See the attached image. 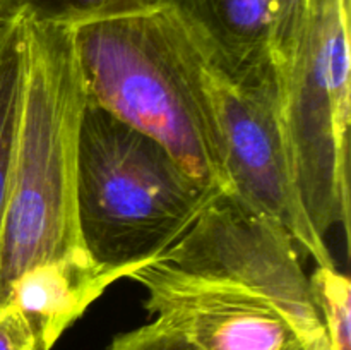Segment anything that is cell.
<instances>
[{"label": "cell", "instance_id": "ba28073f", "mask_svg": "<svg viewBox=\"0 0 351 350\" xmlns=\"http://www.w3.org/2000/svg\"><path fill=\"white\" fill-rule=\"evenodd\" d=\"M129 278L127 270L103 266L88 253L45 261L14 278L5 299L23 314L43 350H51L110 285Z\"/></svg>", "mask_w": 351, "mask_h": 350}, {"label": "cell", "instance_id": "7c38bea8", "mask_svg": "<svg viewBox=\"0 0 351 350\" xmlns=\"http://www.w3.org/2000/svg\"><path fill=\"white\" fill-rule=\"evenodd\" d=\"M163 2L165 0H24V9L40 19L74 26L96 17L153 9Z\"/></svg>", "mask_w": 351, "mask_h": 350}, {"label": "cell", "instance_id": "6da1fadb", "mask_svg": "<svg viewBox=\"0 0 351 350\" xmlns=\"http://www.w3.org/2000/svg\"><path fill=\"white\" fill-rule=\"evenodd\" d=\"M72 30L88 103L158 141L202 187L230 194L201 38L189 21L161 3Z\"/></svg>", "mask_w": 351, "mask_h": 350}, {"label": "cell", "instance_id": "7a4b0ae2", "mask_svg": "<svg viewBox=\"0 0 351 350\" xmlns=\"http://www.w3.org/2000/svg\"><path fill=\"white\" fill-rule=\"evenodd\" d=\"M23 81L0 249V302L27 268L86 253L77 222L79 136L88 106L69 24L21 10Z\"/></svg>", "mask_w": 351, "mask_h": 350}, {"label": "cell", "instance_id": "30bf717a", "mask_svg": "<svg viewBox=\"0 0 351 350\" xmlns=\"http://www.w3.org/2000/svg\"><path fill=\"white\" fill-rule=\"evenodd\" d=\"M21 10L0 26V249H2L3 222H5L7 202H9L14 139H16L21 81H23Z\"/></svg>", "mask_w": 351, "mask_h": 350}, {"label": "cell", "instance_id": "8992f818", "mask_svg": "<svg viewBox=\"0 0 351 350\" xmlns=\"http://www.w3.org/2000/svg\"><path fill=\"white\" fill-rule=\"evenodd\" d=\"M156 259L182 273L261 295L290 319L307 343L326 333L290 233L228 192L213 196L184 235Z\"/></svg>", "mask_w": 351, "mask_h": 350}, {"label": "cell", "instance_id": "52a82bcc", "mask_svg": "<svg viewBox=\"0 0 351 350\" xmlns=\"http://www.w3.org/2000/svg\"><path fill=\"white\" fill-rule=\"evenodd\" d=\"M147 292L146 307L199 350H298L307 345L274 304L245 288L149 261L129 275Z\"/></svg>", "mask_w": 351, "mask_h": 350}, {"label": "cell", "instance_id": "5b68a950", "mask_svg": "<svg viewBox=\"0 0 351 350\" xmlns=\"http://www.w3.org/2000/svg\"><path fill=\"white\" fill-rule=\"evenodd\" d=\"M201 48L202 82L221 144L230 194L287 230L317 266H336L295 180L273 64L232 69L202 38Z\"/></svg>", "mask_w": 351, "mask_h": 350}, {"label": "cell", "instance_id": "8fae6325", "mask_svg": "<svg viewBox=\"0 0 351 350\" xmlns=\"http://www.w3.org/2000/svg\"><path fill=\"white\" fill-rule=\"evenodd\" d=\"M308 278L331 350H350V278L345 273H339L336 266H317Z\"/></svg>", "mask_w": 351, "mask_h": 350}, {"label": "cell", "instance_id": "5bb4252c", "mask_svg": "<svg viewBox=\"0 0 351 350\" xmlns=\"http://www.w3.org/2000/svg\"><path fill=\"white\" fill-rule=\"evenodd\" d=\"M0 350H43L16 307L0 302Z\"/></svg>", "mask_w": 351, "mask_h": 350}, {"label": "cell", "instance_id": "277c9868", "mask_svg": "<svg viewBox=\"0 0 351 350\" xmlns=\"http://www.w3.org/2000/svg\"><path fill=\"white\" fill-rule=\"evenodd\" d=\"M295 180L321 237L350 233V14L311 0L290 60L274 72Z\"/></svg>", "mask_w": 351, "mask_h": 350}, {"label": "cell", "instance_id": "3957f363", "mask_svg": "<svg viewBox=\"0 0 351 350\" xmlns=\"http://www.w3.org/2000/svg\"><path fill=\"white\" fill-rule=\"evenodd\" d=\"M218 192L158 141L88 103L77 156V222L86 253L129 275L184 235Z\"/></svg>", "mask_w": 351, "mask_h": 350}, {"label": "cell", "instance_id": "4fadbf2b", "mask_svg": "<svg viewBox=\"0 0 351 350\" xmlns=\"http://www.w3.org/2000/svg\"><path fill=\"white\" fill-rule=\"evenodd\" d=\"M106 350H199L182 333L154 319L153 323L115 336Z\"/></svg>", "mask_w": 351, "mask_h": 350}, {"label": "cell", "instance_id": "9a60e30c", "mask_svg": "<svg viewBox=\"0 0 351 350\" xmlns=\"http://www.w3.org/2000/svg\"><path fill=\"white\" fill-rule=\"evenodd\" d=\"M24 7V0H0V26Z\"/></svg>", "mask_w": 351, "mask_h": 350}, {"label": "cell", "instance_id": "e0dca14e", "mask_svg": "<svg viewBox=\"0 0 351 350\" xmlns=\"http://www.w3.org/2000/svg\"><path fill=\"white\" fill-rule=\"evenodd\" d=\"M339 2H341V5H343V9L346 10V12L350 14V5H351V0H339Z\"/></svg>", "mask_w": 351, "mask_h": 350}, {"label": "cell", "instance_id": "ac0fdd59", "mask_svg": "<svg viewBox=\"0 0 351 350\" xmlns=\"http://www.w3.org/2000/svg\"><path fill=\"white\" fill-rule=\"evenodd\" d=\"M324 350H331V343H328V347H326Z\"/></svg>", "mask_w": 351, "mask_h": 350}, {"label": "cell", "instance_id": "9c48e42d", "mask_svg": "<svg viewBox=\"0 0 351 350\" xmlns=\"http://www.w3.org/2000/svg\"><path fill=\"white\" fill-rule=\"evenodd\" d=\"M177 9L213 54L232 69L273 64V0H165Z\"/></svg>", "mask_w": 351, "mask_h": 350}, {"label": "cell", "instance_id": "2e32d148", "mask_svg": "<svg viewBox=\"0 0 351 350\" xmlns=\"http://www.w3.org/2000/svg\"><path fill=\"white\" fill-rule=\"evenodd\" d=\"M328 343H329L328 333H324L321 338H317V340H314V342L307 343V345H304L302 349H298V350H324L326 347H328Z\"/></svg>", "mask_w": 351, "mask_h": 350}]
</instances>
